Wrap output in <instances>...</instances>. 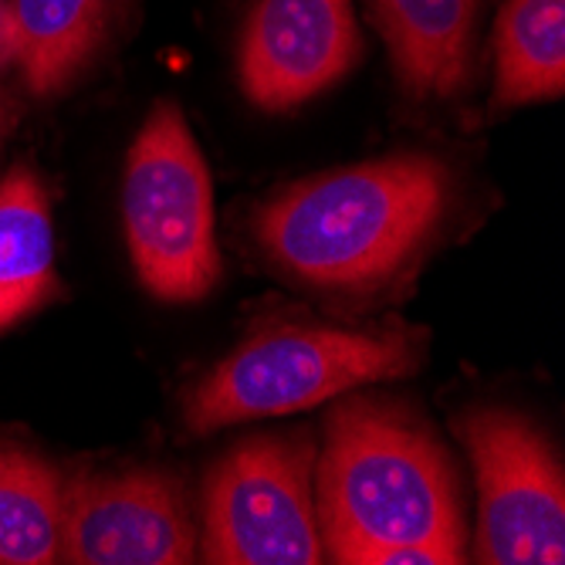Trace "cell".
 Segmentation results:
<instances>
[{
    "mask_svg": "<svg viewBox=\"0 0 565 565\" xmlns=\"http://www.w3.org/2000/svg\"><path fill=\"white\" fill-rule=\"evenodd\" d=\"M322 548L342 565L465 562V511L437 437L406 409L342 399L316 454Z\"/></svg>",
    "mask_w": 565,
    "mask_h": 565,
    "instance_id": "obj_1",
    "label": "cell"
},
{
    "mask_svg": "<svg viewBox=\"0 0 565 565\" xmlns=\"http://www.w3.org/2000/svg\"><path fill=\"white\" fill-rule=\"evenodd\" d=\"M420 366L409 332L335 326H271L241 342L203 376L183 403V424L203 437L231 424L301 414Z\"/></svg>",
    "mask_w": 565,
    "mask_h": 565,
    "instance_id": "obj_3",
    "label": "cell"
},
{
    "mask_svg": "<svg viewBox=\"0 0 565 565\" xmlns=\"http://www.w3.org/2000/svg\"><path fill=\"white\" fill-rule=\"evenodd\" d=\"M122 224L136 278L160 301H200L221 278L214 186L177 102L139 126L122 183Z\"/></svg>",
    "mask_w": 565,
    "mask_h": 565,
    "instance_id": "obj_4",
    "label": "cell"
},
{
    "mask_svg": "<svg viewBox=\"0 0 565 565\" xmlns=\"http://www.w3.org/2000/svg\"><path fill=\"white\" fill-rule=\"evenodd\" d=\"M4 132H8V98L0 92V139H4Z\"/></svg>",
    "mask_w": 565,
    "mask_h": 565,
    "instance_id": "obj_15",
    "label": "cell"
},
{
    "mask_svg": "<svg viewBox=\"0 0 565 565\" xmlns=\"http://www.w3.org/2000/svg\"><path fill=\"white\" fill-rule=\"evenodd\" d=\"M450 173L424 152H399L308 177L258 214L268 258L322 291H363L417 258L444 221Z\"/></svg>",
    "mask_w": 565,
    "mask_h": 565,
    "instance_id": "obj_2",
    "label": "cell"
},
{
    "mask_svg": "<svg viewBox=\"0 0 565 565\" xmlns=\"http://www.w3.org/2000/svg\"><path fill=\"white\" fill-rule=\"evenodd\" d=\"M565 0H504L494 28L498 106L562 98Z\"/></svg>",
    "mask_w": 565,
    "mask_h": 565,
    "instance_id": "obj_12",
    "label": "cell"
},
{
    "mask_svg": "<svg viewBox=\"0 0 565 565\" xmlns=\"http://www.w3.org/2000/svg\"><path fill=\"white\" fill-rule=\"evenodd\" d=\"M193 552L196 532L177 478L142 468L65 484L58 562L183 565Z\"/></svg>",
    "mask_w": 565,
    "mask_h": 565,
    "instance_id": "obj_7",
    "label": "cell"
},
{
    "mask_svg": "<svg viewBox=\"0 0 565 565\" xmlns=\"http://www.w3.org/2000/svg\"><path fill=\"white\" fill-rule=\"evenodd\" d=\"M359 51L352 0H258L241 31L237 78L258 109L288 113L342 82Z\"/></svg>",
    "mask_w": 565,
    "mask_h": 565,
    "instance_id": "obj_8",
    "label": "cell"
},
{
    "mask_svg": "<svg viewBox=\"0 0 565 565\" xmlns=\"http://www.w3.org/2000/svg\"><path fill=\"white\" fill-rule=\"evenodd\" d=\"M58 291L55 224L41 180L18 167L0 180V332Z\"/></svg>",
    "mask_w": 565,
    "mask_h": 565,
    "instance_id": "obj_10",
    "label": "cell"
},
{
    "mask_svg": "<svg viewBox=\"0 0 565 565\" xmlns=\"http://www.w3.org/2000/svg\"><path fill=\"white\" fill-rule=\"evenodd\" d=\"M457 430L478 484L475 558L484 565H562L565 481L545 434L498 406L475 409Z\"/></svg>",
    "mask_w": 565,
    "mask_h": 565,
    "instance_id": "obj_6",
    "label": "cell"
},
{
    "mask_svg": "<svg viewBox=\"0 0 565 565\" xmlns=\"http://www.w3.org/2000/svg\"><path fill=\"white\" fill-rule=\"evenodd\" d=\"M396 78L414 98H450L471 75L478 0H370Z\"/></svg>",
    "mask_w": 565,
    "mask_h": 565,
    "instance_id": "obj_9",
    "label": "cell"
},
{
    "mask_svg": "<svg viewBox=\"0 0 565 565\" xmlns=\"http://www.w3.org/2000/svg\"><path fill=\"white\" fill-rule=\"evenodd\" d=\"M200 555L214 565H316L326 558L308 437H250L203 484Z\"/></svg>",
    "mask_w": 565,
    "mask_h": 565,
    "instance_id": "obj_5",
    "label": "cell"
},
{
    "mask_svg": "<svg viewBox=\"0 0 565 565\" xmlns=\"http://www.w3.org/2000/svg\"><path fill=\"white\" fill-rule=\"evenodd\" d=\"M62 508V475L44 457L0 444V565L58 562Z\"/></svg>",
    "mask_w": 565,
    "mask_h": 565,
    "instance_id": "obj_13",
    "label": "cell"
},
{
    "mask_svg": "<svg viewBox=\"0 0 565 565\" xmlns=\"http://www.w3.org/2000/svg\"><path fill=\"white\" fill-rule=\"evenodd\" d=\"M14 62L34 95L68 88L109 31L116 0H8Z\"/></svg>",
    "mask_w": 565,
    "mask_h": 565,
    "instance_id": "obj_11",
    "label": "cell"
},
{
    "mask_svg": "<svg viewBox=\"0 0 565 565\" xmlns=\"http://www.w3.org/2000/svg\"><path fill=\"white\" fill-rule=\"evenodd\" d=\"M14 62V28H11V4L0 0V68Z\"/></svg>",
    "mask_w": 565,
    "mask_h": 565,
    "instance_id": "obj_14",
    "label": "cell"
}]
</instances>
